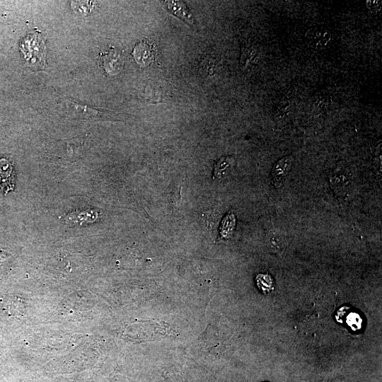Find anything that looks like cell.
Here are the masks:
<instances>
[{"mask_svg": "<svg viewBox=\"0 0 382 382\" xmlns=\"http://www.w3.org/2000/svg\"><path fill=\"white\" fill-rule=\"evenodd\" d=\"M293 161L294 158L288 156L281 158L274 164L271 172V178L272 184L277 188L281 187L285 180L291 168Z\"/></svg>", "mask_w": 382, "mask_h": 382, "instance_id": "1", "label": "cell"}, {"mask_svg": "<svg viewBox=\"0 0 382 382\" xmlns=\"http://www.w3.org/2000/svg\"><path fill=\"white\" fill-rule=\"evenodd\" d=\"M14 188L13 168L4 158L0 159V192L6 195Z\"/></svg>", "mask_w": 382, "mask_h": 382, "instance_id": "2", "label": "cell"}, {"mask_svg": "<svg viewBox=\"0 0 382 382\" xmlns=\"http://www.w3.org/2000/svg\"><path fill=\"white\" fill-rule=\"evenodd\" d=\"M166 5L170 11L186 23L189 25H192L194 23V18L192 13L186 4L183 1H166Z\"/></svg>", "mask_w": 382, "mask_h": 382, "instance_id": "3", "label": "cell"}, {"mask_svg": "<svg viewBox=\"0 0 382 382\" xmlns=\"http://www.w3.org/2000/svg\"><path fill=\"white\" fill-rule=\"evenodd\" d=\"M98 212L95 210H88L80 212H73L67 215L65 221L71 225H83L95 221L98 218Z\"/></svg>", "mask_w": 382, "mask_h": 382, "instance_id": "4", "label": "cell"}, {"mask_svg": "<svg viewBox=\"0 0 382 382\" xmlns=\"http://www.w3.org/2000/svg\"><path fill=\"white\" fill-rule=\"evenodd\" d=\"M234 163L233 157L226 156L220 158L214 166V178H221L226 175L232 169Z\"/></svg>", "mask_w": 382, "mask_h": 382, "instance_id": "5", "label": "cell"}, {"mask_svg": "<svg viewBox=\"0 0 382 382\" xmlns=\"http://www.w3.org/2000/svg\"><path fill=\"white\" fill-rule=\"evenodd\" d=\"M256 57L257 51L254 47L249 45H244L241 49V66L244 68L248 67L250 64L255 62Z\"/></svg>", "mask_w": 382, "mask_h": 382, "instance_id": "6", "label": "cell"}, {"mask_svg": "<svg viewBox=\"0 0 382 382\" xmlns=\"http://www.w3.org/2000/svg\"><path fill=\"white\" fill-rule=\"evenodd\" d=\"M236 226V219L233 214H227L221 222L220 234L224 238H228L233 233Z\"/></svg>", "mask_w": 382, "mask_h": 382, "instance_id": "7", "label": "cell"}, {"mask_svg": "<svg viewBox=\"0 0 382 382\" xmlns=\"http://www.w3.org/2000/svg\"><path fill=\"white\" fill-rule=\"evenodd\" d=\"M269 242L272 250L279 251L284 246L285 239L277 230H271L269 234Z\"/></svg>", "mask_w": 382, "mask_h": 382, "instance_id": "8", "label": "cell"}, {"mask_svg": "<svg viewBox=\"0 0 382 382\" xmlns=\"http://www.w3.org/2000/svg\"><path fill=\"white\" fill-rule=\"evenodd\" d=\"M257 283L260 289L265 292L270 291L273 288V281L267 274H259L257 277Z\"/></svg>", "mask_w": 382, "mask_h": 382, "instance_id": "9", "label": "cell"}, {"mask_svg": "<svg viewBox=\"0 0 382 382\" xmlns=\"http://www.w3.org/2000/svg\"><path fill=\"white\" fill-rule=\"evenodd\" d=\"M381 4V1H368L367 6L371 9L378 10Z\"/></svg>", "mask_w": 382, "mask_h": 382, "instance_id": "10", "label": "cell"}]
</instances>
